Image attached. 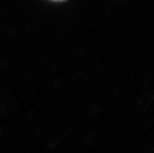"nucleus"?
Here are the masks:
<instances>
[{"instance_id": "nucleus-1", "label": "nucleus", "mask_w": 154, "mask_h": 153, "mask_svg": "<svg viewBox=\"0 0 154 153\" xmlns=\"http://www.w3.org/2000/svg\"><path fill=\"white\" fill-rule=\"evenodd\" d=\"M53 1H64V0H53Z\"/></svg>"}]
</instances>
